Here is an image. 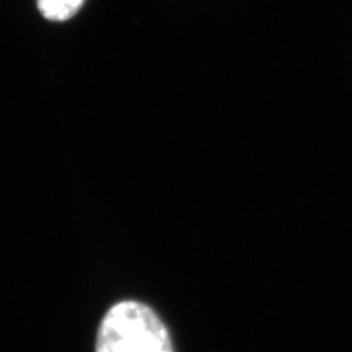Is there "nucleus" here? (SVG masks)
Here are the masks:
<instances>
[{
    "label": "nucleus",
    "mask_w": 352,
    "mask_h": 352,
    "mask_svg": "<svg viewBox=\"0 0 352 352\" xmlns=\"http://www.w3.org/2000/svg\"><path fill=\"white\" fill-rule=\"evenodd\" d=\"M96 352H175L168 327L146 304H115L98 327Z\"/></svg>",
    "instance_id": "obj_1"
},
{
    "label": "nucleus",
    "mask_w": 352,
    "mask_h": 352,
    "mask_svg": "<svg viewBox=\"0 0 352 352\" xmlns=\"http://www.w3.org/2000/svg\"><path fill=\"white\" fill-rule=\"evenodd\" d=\"M84 0H37L44 18L62 22L72 18L81 9Z\"/></svg>",
    "instance_id": "obj_2"
}]
</instances>
